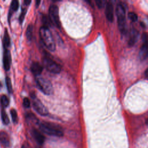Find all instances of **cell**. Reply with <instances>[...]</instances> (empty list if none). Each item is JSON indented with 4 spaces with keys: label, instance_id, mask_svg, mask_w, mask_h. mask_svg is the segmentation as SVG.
<instances>
[{
    "label": "cell",
    "instance_id": "obj_1",
    "mask_svg": "<svg viewBox=\"0 0 148 148\" xmlns=\"http://www.w3.org/2000/svg\"><path fill=\"white\" fill-rule=\"evenodd\" d=\"M39 35L42 43L50 51H54L56 44L53 37L48 27L42 26L39 30Z\"/></svg>",
    "mask_w": 148,
    "mask_h": 148
},
{
    "label": "cell",
    "instance_id": "obj_2",
    "mask_svg": "<svg viewBox=\"0 0 148 148\" xmlns=\"http://www.w3.org/2000/svg\"><path fill=\"white\" fill-rule=\"evenodd\" d=\"M116 13L117 18L119 30L122 35H125L127 33V26L125 19L126 6L124 3L120 2L117 4Z\"/></svg>",
    "mask_w": 148,
    "mask_h": 148
},
{
    "label": "cell",
    "instance_id": "obj_3",
    "mask_svg": "<svg viewBox=\"0 0 148 148\" xmlns=\"http://www.w3.org/2000/svg\"><path fill=\"white\" fill-rule=\"evenodd\" d=\"M39 129L41 131L48 135L61 137L64 135L61 127L52 123L42 122L39 124Z\"/></svg>",
    "mask_w": 148,
    "mask_h": 148
},
{
    "label": "cell",
    "instance_id": "obj_4",
    "mask_svg": "<svg viewBox=\"0 0 148 148\" xmlns=\"http://www.w3.org/2000/svg\"><path fill=\"white\" fill-rule=\"evenodd\" d=\"M38 89L46 95H51L53 93V87L52 83L48 79L37 77L35 79Z\"/></svg>",
    "mask_w": 148,
    "mask_h": 148
},
{
    "label": "cell",
    "instance_id": "obj_5",
    "mask_svg": "<svg viewBox=\"0 0 148 148\" xmlns=\"http://www.w3.org/2000/svg\"><path fill=\"white\" fill-rule=\"evenodd\" d=\"M42 62L44 67L50 72L53 74H58L61 72L60 65L48 56H44L42 58Z\"/></svg>",
    "mask_w": 148,
    "mask_h": 148
},
{
    "label": "cell",
    "instance_id": "obj_6",
    "mask_svg": "<svg viewBox=\"0 0 148 148\" xmlns=\"http://www.w3.org/2000/svg\"><path fill=\"white\" fill-rule=\"evenodd\" d=\"M31 98L33 101V106L36 112L41 116H47L49 113V112L47 108L45 106L44 104L36 97L34 94H31Z\"/></svg>",
    "mask_w": 148,
    "mask_h": 148
},
{
    "label": "cell",
    "instance_id": "obj_7",
    "mask_svg": "<svg viewBox=\"0 0 148 148\" xmlns=\"http://www.w3.org/2000/svg\"><path fill=\"white\" fill-rule=\"evenodd\" d=\"M49 20L57 28H60V21L59 17V10L58 7L55 4H52L49 9Z\"/></svg>",
    "mask_w": 148,
    "mask_h": 148
},
{
    "label": "cell",
    "instance_id": "obj_8",
    "mask_svg": "<svg viewBox=\"0 0 148 148\" xmlns=\"http://www.w3.org/2000/svg\"><path fill=\"white\" fill-rule=\"evenodd\" d=\"M147 34L143 33L142 35V45L141 47L139 56L141 60H145L147 57Z\"/></svg>",
    "mask_w": 148,
    "mask_h": 148
},
{
    "label": "cell",
    "instance_id": "obj_9",
    "mask_svg": "<svg viewBox=\"0 0 148 148\" xmlns=\"http://www.w3.org/2000/svg\"><path fill=\"white\" fill-rule=\"evenodd\" d=\"M139 33L137 29L135 28H132L130 30L129 38L128 40V45L130 47L133 46L136 43L139 38Z\"/></svg>",
    "mask_w": 148,
    "mask_h": 148
},
{
    "label": "cell",
    "instance_id": "obj_10",
    "mask_svg": "<svg viewBox=\"0 0 148 148\" xmlns=\"http://www.w3.org/2000/svg\"><path fill=\"white\" fill-rule=\"evenodd\" d=\"M112 3L111 1H108L105 8V15L108 20L110 22H113L114 17V10Z\"/></svg>",
    "mask_w": 148,
    "mask_h": 148
},
{
    "label": "cell",
    "instance_id": "obj_11",
    "mask_svg": "<svg viewBox=\"0 0 148 148\" xmlns=\"http://www.w3.org/2000/svg\"><path fill=\"white\" fill-rule=\"evenodd\" d=\"M11 63V56L10 52L7 50L5 49L4 52V56H3V64L4 67L6 71H8L10 69Z\"/></svg>",
    "mask_w": 148,
    "mask_h": 148
},
{
    "label": "cell",
    "instance_id": "obj_12",
    "mask_svg": "<svg viewBox=\"0 0 148 148\" xmlns=\"http://www.w3.org/2000/svg\"><path fill=\"white\" fill-rule=\"evenodd\" d=\"M44 67L39 62H33L31 66V71L35 76H39L43 71Z\"/></svg>",
    "mask_w": 148,
    "mask_h": 148
},
{
    "label": "cell",
    "instance_id": "obj_13",
    "mask_svg": "<svg viewBox=\"0 0 148 148\" xmlns=\"http://www.w3.org/2000/svg\"><path fill=\"white\" fill-rule=\"evenodd\" d=\"M0 143L4 147H8L10 146V138L5 131H0Z\"/></svg>",
    "mask_w": 148,
    "mask_h": 148
},
{
    "label": "cell",
    "instance_id": "obj_14",
    "mask_svg": "<svg viewBox=\"0 0 148 148\" xmlns=\"http://www.w3.org/2000/svg\"><path fill=\"white\" fill-rule=\"evenodd\" d=\"M32 135L39 145H42L45 140V137L40 132L36 129H33L31 131Z\"/></svg>",
    "mask_w": 148,
    "mask_h": 148
},
{
    "label": "cell",
    "instance_id": "obj_15",
    "mask_svg": "<svg viewBox=\"0 0 148 148\" xmlns=\"http://www.w3.org/2000/svg\"><path fill=\"white\" fill-rule=\"evenodd\" d=\"M3 46H4V49H7V48L10 46V44H11L10 37H9V35L8 32V30L7 29L5 30L3 40Z\"/></svg>",
    "mask_w": 148,
    "mask_h": 148
},
{
    "label": "cell",
    "instance_id": "obj_16",
    "mask_svg": "<svg viewBox=\"0 0 148 148\" xmlns=\"http://www.w3.org/2000/svg\"><path fill=\"white\" fill-rule=\"evenodd\" d=\"M19 7V1H17V0H13L12 1V2L11 3V8H10V11H9V20L10 19V17L11 16V15H12V13L13 12L16 11Z\"/></svg>",
    "mask_w": 148,
    "mask_h": 148
},
{
    "label": "cell",
    "instance_id": "obj_17",
    "mask_svg": "<svg viewBox=\"0 0 148 148\" xmlns=\"http://www.w3.org/2000/svg\"><path fill=\"white\" fill-rule=\"evenodd\" d=\"M33 26L31 24H30L26 30V38L28 40L31 41L33 38Z\"/></svg>",
    "mask_w": 148,
    "mask_h": 148
},
{
    "label": "cell",
    "instance_id": "obj_18",
    "mask_svg": "<svg viewBox=\"0 0 148 148\" xmlns=\"http://www.w3.org/2000/svg\"><path fill=\"white\" fill-rule=\"evenodd\" d=\"M1 118L3 123L5 125H8L9 123V119L4 110H1Z\"/></svg>",
    "mask_w": 148,
    "mask_h": 148
},
{
    "label": "cell",
    "instance_id": "obj_19",
    "mask_svg": "<svg viewBox=\"0 0 148 148\" xmlns=\"http://www.w3.org/2000/svg\"><path fill=\"white\" fill-rule=\"evenodd\" d=\"M11 116H12L13 122L15 124L17 123V122H18V116H17V111L15 109H12L11 110Z\"/></svg>",
    "mask_w": 148,
    "mask_h": 148
},
{
    "label": "cell",
    "instance_id": "obj_20",
    "mask_svg": "<svg viewBox=\"0 0 148 148\" xmlns=\"http://www.w3.org/2000/svg\"><path fill=\"white\" fill-rule=\"evenodd\" d=\"M5 82H6V84H7V89L8 92L11 94L13 92V89H12V82L11 80V79L7 76L6 77V79H5Z\"/></svg>",
    "mask_w": 148,
    "mask_h": 148
},
{
    "label": "cell",
    "instance_id": "obj_21",
    "mask_svg": "<svg viewBox=\"0 0 148 148\" xmlns=\"http://www.w3.org/2000/svg\"><path fill=\"white\" fill-rule=\"evenodd\" d=\"M1 103L4 107H7L9 105V100L8 98L5 96L3 95L1 96Z\"/></svg>",
    "mask_w": 148,
    "mask_h": 148
},
{
    "label": "cell",
    "instance_id": "obj_22",
    "mask_svg": "<svg viewBox=\"0 0 148 148\" xmlns=\"http://www.w3.org/2000/svg\"><path fill=\"white\" fill-rule=\"evenodd\" d=\"M27 13V9L26 8H23L22 9V12H21V14L19 16V22L20 24H22L23 22V20L25 19V16H26V14Z\"/></svg>",
    "mask_w": 148,
    "mask_h": 148
},
{
    "label": "cell",
    "instance_id": "obj_23",
    "mask_svg": "<svg viewBox=\"0 0 148 148\" xmlns=\"http://www.w3.org/2000/svg\"><path fill=\"white\" fill-rule=\"evenodd\" d=\"M128 17L132 21V22H136V21H137V20H138L137 15L133 12H129L128 14Z\"/></svg>",
    "mask_w": 148,
    "mask_h": 148
},
{
    "label": "cell",
    "instance_id": "obj_24",
    "mask_svg": "<svg viewBox=\"0 0 148 148\" xmlns=\"http://www.w3.org/2000/svg\"><path fill=\"white\" fill-rule=\"evenodd\" d=\"M23 105L24 107L26 108H29L30 107L31 105V102H30V100H29V98L26 97L24 98L23 100Z\"/></svg>",
    "mask_w": 148,
    "mask_h": 148
},
{
    "label": "cell",
    "instance_id": "obj_25",
    "mask_svg": "<svg viewBox=\"0 0 148 148\" xmlns=\"http://www.w3.org/2000/svg\"><path fill=\"white\" fill-rule=\"evenodd\" d=\"M104 1H100V0H97L96 1V5L99 8H102L104 5Z\"/></svg>",
    "mask_w": 148,
    "mask_h": 148
},
{
    "label": "cell",
    "instance_id": "obj_26",
    "mask_svg": "<svg viewBox=\"0 0 148 148\" xmlns=\"http://www.w3.org/2000/svg\"><path fill=\"white\" fill-rule=\"evenodd\" d=\"M31 3V1H28V0H26V1H24V3L26 5H29Z\"/></svg>",
    "mask_w": 148,
    "mask_h": 148
},
{
    "label": "cell",
    "instance_id": "obj_27",
    "mask_svg": "<svg viewBox=\"0 0 148 148\" xmlns=\"http://www.w3.org/2000/svg\"><path fill=\"white\" fill-rule=\"evenodd\" d=\"M145 78L147 79V68L145 71Z\"/></svg>",
    "mask_w": 148,
    "mask_h": 148
},
{
    "label": "cell",
    "instance_id": "obj_28",
    "mask_svg": "<svg viewBox=\"0 0 148 148\" xmlns=\"http://www.w3.org/2000/svg\"><path fill=\"white\" fill-rule=\"evenodd\" d=\"M40 3V1H36V6H37V7H38Z\"/></svg>",
    "mask_w": 148,
    "mask_h": 148
},
{
    "label": "cell",
    "instance_id": "obj_29",
    "mask_svg": "<svg viewBox=\"0 0 148 148\" xmlns=\"http://www.w3.org/2000/svg\"><path fill=\"white\" fill-rule=\"evenodd\" d=\"M22 148H27V147L25 145H23V146H22Z\"/></svg>",
    "mask_w": 148,
    "mask_h": 148
},
{
    "label": "cell",
    "instance_id": "obj_30",
    "mask_svg": "<svg viewBox=\"0 0 148 148\" xmlns=\"http://www.w3.org/2000/svg\"><path fill=\"white\" fill-rule=\"evenodd\" d=\"M1 88H2V84H1V83L0 82V89H1Z\"/></svg>",
    "mask_w": 148,
    "mask_h": 148
},
{
    "label": "cell",
    "instance_id": "obj_31",
    "mask_svg": "<svg viewBox=\"0 0 148 148\" xmlns=\"http://www.w3.org/2000/svg\"><path fill=\"white\" fill-rule=\"evenodd\" d=\"M36 148H40V147H36Z\"/></svg>",
    "mask_w": 148,
    "mask_h": 148
}]
</instances>
